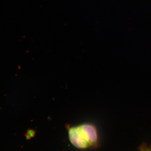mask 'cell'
Listing matches in <instances>:
<instances>
[{"mask_svg": "<svg viewBox=\"0 0 151 151\" xmlns=\"http://www.w3.org/2000/svg\"><path fill=\"white\" fill-rule=\"evenodd\" d=\"M139 151H151V147L146 144H142L139 147Z\"/></svg>", "mask_w": 151, "mask_h": 151, "instance_id": "7a4b0ae2", "label": "cell"}, {"mask_svg": "<svg viewBox=\"0 0 151 151\" xmlns=\"http://www.w3.org/2000/svg\"><path fill=\"white\" fill-rule=\"evenodd\" d=\"M70 143L77 148H94L99 145V137L96 128L89 124L70 127L68 130Z\"/></svg>", "mask_w": 151, "mask_h": 151, "instance_id": "6da1fadb", "label": "cell"}]
</instances>
